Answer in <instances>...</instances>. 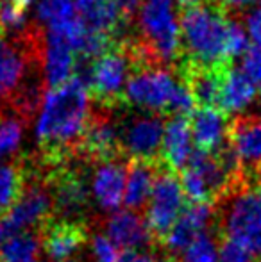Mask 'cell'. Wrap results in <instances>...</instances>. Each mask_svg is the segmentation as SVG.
<instances>
[{
	"mask_svg": "<svg viewBox=\"0 0 261 262\" xmlns=\"http://www.w3.org/2000/svg\"><path fill=\"white\" fill-rule=\"evenodd\" d=\"M75 52L65 43L45 39L43 49V77L49 88H56L75 77Z\"/></svg>",
	"mask_w": 261,
	"mask_h": 262,
	"instance_id": "obj_18",
	"label": "cell"
},
{
	"mask_svg": "<svg viewBox=\"0 0 261 262\" xmlns=\"http://www.w3.org/2000/svg\"><path fill=\"white\" fill-rule=\"evenodd\" d=\"M27 75V57L18 45L0 38V97L14 93Z\"/></svg>",
	"mask_w": 261,
	"mask_h": 262,
	"instance_id": "obj_21",
	"label": "cell"
},
{
	"mask_svg": "<svg viewBox=\"0 0 261 262\" xmlns=\"http://www.w3.org/2000/svg\"><path fill=\"white\" fill-rule=\"evenodd\" d=\"M220 6V9L226 11H245L252 9L254 6H258L261 0H215Z\"/></svg>",
	"mask_w": 261,
	"mask_h": 262,
	"instance_id": "obj_37",
	"label": "cell"
},
{
	"mask_svg": "<svg viewBox=\"0 0 261 262\" xmlns=\"http://www.w3.org/2000/svg\"><path fill=\"white\" fill-rule=\"evenodd\" d=\"M90 253L95 262H116L120 250L106 234H95L90 241Z\"/></svg>",
	"mask_w": 261,
	"mask_h": 262,
	"instance_id": "obj_32",
	"label": "cell"
},
{
	"mask_svg": "<svg viewBox=\"0 0 261 262\" xmlns=\"http://www.w3.org/2000/svg\"><path fill=\"white\" fill-rule=\"evenodd\" d=\"M259 173H261V164H259Z\"/></svg>",
	"mask_w": 261,
	"mask_h": 262,
	"instance_id": "obj_43",
	"label": "cell"
},
{
	"mask_svg": "<svg viewBox=\"0 0 261 262\" xmlns=\"http://www.w3.org/2000/svg\"><path fill=\"white\" fill-rule=\"evenodd\" d=\"M229 18L213 6H197L181 14V43L197 68H220L227 61Z\"/></svg>",
	"mask_w": 261,
	"mask_h": 262,
	"instance_id": "obj_2",
	"label": "cell"
},
{
	"mask_svg": "<svg viewBox=\"0 0 261 262\" xmlns=\"http://www.w3.org/2000/svg\"><path fill=\"white\" fill-rule=\"evenodd\" d=\"M185 200L186 194L183 191L181 179L175 177L172 171L159 173L156 177L152 194L145 205V220L150 230L156 234L167 235L185 210Z\"/></svg>",
	"mask_w": 261,
	"mask_h": 262,
	"instance_id": "obj_7",
	"label": "cell"
},
{
	"mask_svg": "<svg viewBox=\"0 0 261 262\" xmlns=\"http://www.w3.org/2000/svg\"><path fill=\"white\" fill-rule=\"evenodd\" d=\"M57 212L65 217L79 216L88 202V187L79 179H66L59 182L56 196L52 198Z\"/></svg>",
	"mask_w": 261,
	"mask_h": 262,
	"instance_id": "obj_25",
	"label": "cell"
},
{
	"mask_svg": "<svg viewBox=\"0 0 261 262\" xmlns=\"http://www.w3.org/2000/svg\"><path fill=\"white\" fill-rule=\"evenodd\" d=\"M161 156L172 169H185L195 156V143L192 138L190 120L174 116L165 123Z\"/></svg>",
	"mask_w": 261,
	"mask_h": 262,
	"instance_id": "obj_15",
	"label": "cell"
},
{
	"mask_svg": "<svg viewBox=\"0 0 261 262\" xmlns=\"http://www.w3.org/2000/svg\"><path fill=\"white\" fill-rule=\"evenodd\" d=\"M156 171L149 162L136 161L127 169L126 179V194H124V204L127 209L138 210L145 207L152 194L154 184H156Z\"/></svg>",
	"mask_w": 261,
	"mask_h": 262,
	"instance_id": "obj_22",
	"label": "cell"
},
{
	"mask_svg": "<svg viewBox=\"0 0 261 262\" xmlns=\"http://www.w3.org/2000/svg\"><path fill=\"white\" fill-rule=\"evenodd\" d=\"M244 27L249 34V39L256 47H261V2L252 7V9H249Z\"/></svg>",
	"mask_w": 261,
	"mask_h": 262,
	"instance_id": "obj_36",
	"label": "cell"
},
{
	"mask_svg": "<svg viewBox=\"0 0 261 262\" xmlns=\"http://www.w3.org/2000/svg\"><path fill=\"white\" fill-rule=\"evenodd\" d=\"M22 194V173L14 164H0V214H6Z\"/></svg>",
	"mask_w": 261,
	"mask_h": 262,
	"instance_id": "obj_27",
	"label": "cell"
},
{
	"mask_svg": "<svg viewBox=\"0 0 261 262\" xmlns=\"http://www.w3.org/2000/svg\"><path fill=\"white\" fill-rule=\"evenodd\" d=\"M240 70L256 84H261V47L252 45L242 55Z\"/></svg>",
	"mask_w": 261,
	"mask_h": 262,
	"instance_id": "obj_35",
	"label": "cell"
},
{
	"mask_svg": "<svg viewBox=\"0 0 261 262\" xmlns=\"http://www.w3.org/2000/svg\"><path fill=\"white\" fill-rule=\"evenodd\" d=\"M231 154L238 164H261V118H245L231 128Z\"/></svg>",
	"mask_w": 261,
	"mask_h": 262,
	"instance_id": "obj_17",
	"label": "cell"
},
{
	"mask_svg": "<svg viewBox=\"0 0 261 262\" xmlns=\"http://www.w3.org/2000/svg\"><path fill=\"white\" fill-rule=\"evenodd\" d=\"M11 2H14L18 7H22V9H27L31 4H34L36 0H11Z\"/></svg>",
	"mask_w": 261,
	"mask_h": 262,
	"instance_id": "obj_41",
	"label": "cell"
},
{
	"mask_svg": "<svg viewBox=\"0 0 261 262\" xmlns=\"http://www.w3.org/2000/svg\"><path fill=\"white\" fill-rule=\"evenodd\" d=\"M54 207L50 193L42 186H31L22 191L20 198L14 205L0 217V243L9 239L11 235L29 232L47 220Z\"/></svg>",
	"mask_w": 261,
	"mask_h": 262,
	"instance_id": "obj_9",
	"label": "cell"
},
{
	"mask_svg": "<svg viewBox=\"0 0 261 262\" xmlns=\"http://www.w3.org/2000/svg\"><path fill=\"white\" fill-rule=\"evenodd\" d=\"M226 239H234L254 250L261 259V186L240 189L229 196L222 210Z\"/></svg>",
	"mask_w": 261,
	"mask_h": 262,
	"instance_id": "obj_5",
	"label": "cell"
},
{
	"mask_svg": "<svg viewBox=\"0 0 261 262\" xmlns=\"http://www.w3.org/2000/svg\"><path fill=\"white\" fill-rule=\"evenodd\" d=\"M174 2L179 4V6H183L185 9H190V7L202 6V2H204V0H174Z\"/></svg>",
	"mask_w": 261,
	"mask_h": 262,
	"instance_id": "obj_40",
	"label": "cell"
},
{
	"mask_svg": "<svg viewBox=\"0 0 261 262\" xmlns=\"http://www.w3.org/2000/svg\"><path fill=\"white\" fill-rule=\"evenodd\" d=\"M84 245V234L77 225L61 223L50 228L43 241V250L50 262H73Z\"/></svg>",
	"mask_w": 261,
	"mask_h": 262,
	"instance_id": "obj_20",
	"label": "cell"
},
{
	"mask_svg": "<svg viewBox=\"0 0 261 262\" xmlns=\"http://www.w3.org/2000/svg\"><path fill=\"white\" fill-rule=\"evenodd\" d=\"M179 80L165 66H145L132 72L124 91V98L143 113L157 114L170 109V102L179 88Z\"/></svg>",
	"mask_w": 261,
	"mask_h": 262,
	"instance_id": "obj_6",
	"label": "cell"
},
{
	"mask_svg": "<svg viewBox=\"0 0 261 262\" xmlns=\"http://www.w3.org/2000/svg\"><path fill=\"white\" fill-rule=\"evenodd\" d=\"M104 234L118 246V250H143L150 243L152 230L138 210H116L108 217Z\"/></svg>",
	"mask_w": 261,
	"mask_h": 262,
	"instance_id": "obj_13",
	"label": "cell"
},
{
	"mask_svg": "<svg viewBox=\"0 0 261 262\" xmlns=\"http://www.w3.org/2000/svg\"><path fill=\"white\" fill-rule=\"evenodd\" d=\"M195 98H193V93L190 90L188 84L181 82L175 91L174 98L170 102V113H174V116H185L188 113H193V107H195Z\"/></svg>",
	"mask_w": 261,
	"mask_h": 262,
	"instance_id": "obj_34",
	"label": "cell"
},
{
	"mask_svg": "<svg viewBox=\"0 0 261 262\" xmlns=\"http://www.w3.org/2000/svg\"><path fill=\"white\" fill-rule=\"evenodd\" d=\"M251 49V39L245 31V27L240 21L229 20V29H227V59L242 57Z\"/></svg>",
	"mask_w": 261,
	"mask_h": 262,
	"instance_id": "obj_30",
	"label": "cell"
},
{
	"mask_svg": "<svg viewBox=\"0 0 261 262\" xmlns=\"http://www.w3.org/2000/svg\"><path fill=\"white\" fill-rule=\"evenodd\" d=\"M73 4L84 27L97 34L109 36L124 20L113 0H73Z\"/></svg>",
	"mask_w": 261,
	"mask_h": 262,
	"instance_id": "obj_19",
	"label": "cell"
},
{
	"mask_svg": "<svg viewBox=\"0 0 261 262\" xmlns=\"http://www.w3.org/2000/svg\"><path fill=\"white\" fill-rule=\"evenodd\" d=\"M193 143L202 154H216L226 146L231 136L227 114L216 107H200L190 118Z\"/></svg>",
	"mask_w": 261,
	"mask_h": 262,
	"instance_id": "obj_12",
	"label": "cell"
},
{
	"mask_svg": "<svg viewBox=\"0 0 261 262\" xmlns=\"http://www.w3.org/2000/svg\"><path fill=\"white\" fill-rule=\"evenodd\" d=\"M42 241L31 232L11 235L0 243V262H38Z\"/></svg>",
	"mask_w": 261,
	"mask_h": 262,
	"instance_id": "obj_24",
	"label": "cell"
},
{
	"mask_svg": "<svg viewBox=\"0 0 261 262\" xmlns=\"http://www.w3.org/2000/svg\"><path fill=\"white\" fill-rule=\"evenodd\" d=\"M127 168L120 161L108 159L95 168L90 180V194L98 209L116 212L124 205Z\"/></svg>",
	"mask_w": 261,
	"mask_h": 262,
	"instance_id": "obj_11",
	"label": "cell"
},
{
	"mask_svg": "<svg viewBox=\"0 0 261 262\" xmlns=\"http://www.w3.org/2000/svg\"><path fill=\"white\" fill-rule=\"evenodd\" d=\"M120 143L118 128L108 120H98L88 127L84 134L86 150L95 156H111Z\"/></svg>",
	"mask_w": 261,
	"mask_h": 262,
	"instance_id": "obj_26",
	"label": "cell"
},
{
	"mask_svg": "<svg viewBox=\"0 0 261 262\" xmlns=\"http://www.w3.org/2000/svg\"><path fill=\"white\" fill-rule=\"evenodd\" d=\"M25 127L20 118L7 116L0 120V161L14 156L24 143Z\"/></svg>",
	"mask_w": 261,
	"mask_h": 262,
	"instance_id": "obj_29",
	"label": "cell"
},
{
	"mask_svg": "<svg viewBox=\"0 0 261 262\" xmlns=\"http://www.w3.org/2000/svg\"><path fill=\"white\" fill-rule=\"evenodd\" d=\"M179 257L181 262H220V245L215 235L206 232L190 243Z\"/></svg>",
	"mask_w": 261,
	"mask_h": 262,
	"instance_id": "obj_28",
	"label": "cell"
},
{
	"mask_svg": "<svg viewBox=\"0 0 261 262\" xmlns=\"http://www.w3.org/2000/svg\"><path fill=\"white\" fill-rule=\"evenodd\" d=\"M163 132L165 121L161 120V116L150 113L136 114L118 130L120 145L127 156L134 157L139 162H147L161 152Z\"/></svg>",
	"mask_w": 261,
	"mask_h": 262,
	"instance_id": "obj_10",
	"label": "cell"
},
{
	"mask_svg": "<svg viewBox=\"0 0 261 262\" xmlns=\"http://www.w3.org/2000/svg\"><path fill=\"white\" fill-rule=\"evenodd\" d=\"M256 102H258L259 109H261V84L258 86V95H256Z\"/></svg>",
	"mask_w": 261,
	"mask_h": 262,
	"instance_id": "obj_42",
	"label": "cell"
},
{
	"mask_svg": "<svg viewBox=\"0 0 261 262\" xmlns=\"http://www.w3.org/2000/svg\"><path fill=\"white\" fill-rule=\"evenodd\" d=\"M27 24L25 9L18 7L11 0H0V29L4 31H22Z\"/></svg>",
	"mask_w": 261,
	"mask_h": 262,
	"instance_id": "obj_31",
	"label": "cell"
},
{
	"mask_svg": "<svg viewBox=\"0 0 261 262\" xmlns=\"http://www.w3.org/2000/svg\"><path fill=\"white\" fill-rule=\"evenodd\" d=\"M213 220H215V210L209 204H190L165 235V245L172 253L179 255L198 235L208 232Z\"/></svg>",
	"mask_w": 261,
	"mask_h": 262,
	"instance_id": "obj_14",
	"label": "cell"
},
{
	"mask_svg": "<svg viewBox=\"0 0 261 262\" xmlns=\"http://www.w3.org/2000/svg\"><path fill=\"white\" fill-rule=\"evenodd\" d=\"M91 120L90 88L83 77L56 88H47L39 100L34 136L39 145L61 150L84 138Z\"/></svg>",
	"mask_w": 261,
	"mask_h": 262,
	"instance_id": "obj_1",
	"label": "cell"
},
{
	"mask_svg": "<svg viewBox=\"0 0 261 262\" xmlns=\"http://www.w3.org/2000/svg\"><path fill=\"white\" fill-rule=\"evenodd\" d=\"M113 2H115V6L118 7L122 18H127V16H131V14L138 13L143 0H113Z\"/></svg>",
	"mask_w": 261,
	"mask_h": 262,
	"instance_id": "obj_39",
	"label": "cell"
},
{
	"mask_svg": "<svg viewBox=\"0 0 261 262\" xmlns=\"http://www.w3.org/2000/svg\"><path fill=\"white\" fill-rule=\"evenodd\" d=\"M132 75V57L122 49H109L91 61L88 70L90 93L102 100H115L124 95Z\"/></svg>",
	"mask_w": 261,
	"mask_h": 262,
	"instance_id": "obj_8",
	"label": "cell"
},
{
	"mask_svg": "<svg viewBox=\"0 0 261 262\" xmlns=\"http://www.w3.org/2000/svg\"><path fill=\"white\" fill-rule=\"evenodd\" d=\"M190 90L197 104L202 107H215L218 104L220 82H222V70L220 68H192L188 77Z\"/></svg>",
	"mask_w": 261,
	"mask_h": 262,
	"instance_id": "obj_23",
	"label": "cell"
},
{
	"mask_svg": "<svg viewBox=\"0 0 261 262\" xmlns=\"http://www.w3.org/2000/svg\"><path fill=\"white\" fill-rule=\"evenodd\" d=\"M236 166L238 162L231 152L224 156L195 154L190 164L183 169L181 184L186 198H190L192 204H208L229 186Z\"/></svg>",
	"mask_w": 261,
	"mask_h": 262,
	"instance_id": "obj_4",
	"label": "cell"
},
{
	"mask_svg": "<svg viewBox=\"0 0 261 262\" xmlns=\"http://www.w3.org/2000/svg\"><path fill=\"white\" fill-rule=\"evenodd\" d=\"M258 86L240 68L222 72L218 105L224 114H244L256 102Z\"/></svg>",
	"mask_w": 261,
	"mask_h": 262,
	"instance_id": "obj_16",
	"label": "cell"
},
{
	"mask_svg": "<svg viewBox=\"0 0 261 262\" xmlns=\"http://www.w3.org/2000/svg\"><path fill=\"white\" fill-rule=\"evenodd\" d=\"M256 253L244 243L226 239L220 245V262H254Z\"/></svg>",
	"mask_w": 261,
	"mask_h": 262,
	"instance_id": "obj_33",
	"label": "cell"
},
{
	"mask_svg": "<svg viewBox=\"0 0 261 262\" xmlns=\"http://www.w3.org/2000/svg\"><path fill=\"white\" fill-rule=\"evenodd\" d=\"M138 27L149 52L157 61L170 62L181 52V16L174 0H143Z\"/></svg>",
	"mask_w": 261,
	"mask_h": 262,
	"instance_id": "obj_3",
	"label": "cell"
},
{
	"mask_svg": "<svg viewBox=\"0 0 261 262\" xmlns=\"http://www.w3.org/2000/svg\"><path fill=\"white\" fill-rule=\"evenodd\" d=\"M116 262H154V259L145 250H127V252H120Z\"/></svg>",
	"mask_w": 261,
	"mask_h": 262,
	"instance_id": "obj_38",
	"label": "cell"
}]
</instances>
